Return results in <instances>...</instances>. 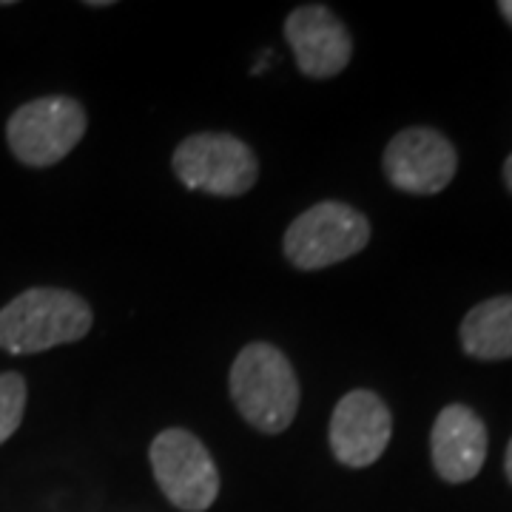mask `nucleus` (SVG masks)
<instances>
[{
  "instance_id": "2",
  "label": "nucleus",
  "mask_w": 512,
  "mask_h": 512,
  "mask_svg": "<svg viewBox=\"0 0 512 512\" xmlns=\"http://www.w3.org/2000/svg\"><path fill=\"white\" fill-rule=\"evenodd\" d=\"M231 399L259 433H282L299 410V382L288 356L268 342L239 350L231 367Z\"/></svg>"
},
{
  "instance_id": "9",
  "label": "nucleus",
  "mask_w": 512,
  "mask_h": 512,
  "mask_svg": "<svg viewBox=\"0 0 512 512\" xmlns=\"http://www.w3.org/2000/svg\"><path fill=\"white\" fill-rule=\"evenodd\" d=\"M285 37L299 72L311 80H328L345 72L353 55L348 26L322 3L293 9L285 20Z\"/></svg>"
},
{
  "instance_id": "13",
  "label": "nucleus",
  "mask_w": 512,
  "mask_h": 512,
  "mask_svg": "<svg viewBox=\"0 0 512 512\" xmlns=\"http://www.w3.org/2000/svg\"><path fill=\"white\" fill-rule=\"evenodd\" d=\"M498 12H501L504 20L512 26V0H501V3H498Z\"/></svg>"
},
{
  "instance_id": "12",
  "label": "nucleus",
  "mask_w": 512,
  "mask_h": 512,
  "mask_svg": "<svg viewBox=\"0 0 512 512\" xmlns=\"http://www.w3.org/2000/svg\"><path fill=\"white\" fill-rule=\"evenodd\" d=\"M26 413V382L20 373H0V444L15 436Z\"/></svg>"
},
{
  "instance_id": "14",
  "label": "nucleus",
  "mask_w": 512,
  "mask_h": 512,
  "mask_svg": "<svg viewBox=\"0 0 512 512\" xmlns=\"http://www.w3.org/2000/svg\"><path fill=\"white\" fill-rule=\"evenodd\" d=\"M504 183H507V188L512 191V154L507 157V163H504Z\"/></svg>"
},
{
  "instance_id": "4",
  "label": "nucleus",
  "mask_w": 512,
  "mask_h": 512,
  "mask_svg": "<svg viewBox=\"0 0 512 512\" xmlns=\"http://www.w3.org/2000/svg\"><path fill=\"white\" fill-rule=\"evenodd\" d=\"M86 134V111L72 97H40L20 106L6 123L12 154L29 168L60 163Z\"/></svg>"
},
{
  "instance_id": "7",
  "label": "nucleus",
  "mask_w": 512,
  "mask_h": 512,
  "mask_svg": "<svg viewBox=\"0 0 512 512\" xmlns=\"http://www.w3.org/2000/svg\"><path fill=\"white\" fill-rule=\"evenodd\" d=\"M384 174L404 194L430 197L453 183L458 154L436 128L413 126L399 131L384 148Z\"/></svg>"
},
{
  "instance_id": "11",
  "label": "nucleus",
  "mask_w": 512,
  "mask_h": 512,
  "mask_svg": "<svg viewBox=\"0 0 512 512\" xmlns=\"http://www.w3.org/2000/svg\"><path fill=\"white\" fill-rule=\"evenodd\" d=\"M461 348L478 362L512 359V296H493L461 322Z\"/></svg>"
},
{
  "instance_id": "6",
  "label": "nucleus",
  "mask_w": 512,
  "mask_h": 512,
  "mask_svg": "<svg viewBox=\"0 0 512 512\" xmlns=\"http://www.w3.org/2000/svg\"><path fill=\"white\" fill-rule=\"evenodd\" d=\"M174 174L191 191L239 197L254 188L259 163L234 134H194L174 151Z\"/></svg>"
},
{
  "instance_id": "15",
  "label": "nucleus",
  "mask_w": 512,
  "mask_h": 512,
  "mask_svg": "<svg viewBox=\"0 0 512 512\" xmlns=\"http://www.w3.org/2000/svg\"><path fill=\"white\" fill-rule=\"evenodd\" d=\"M504 470H507V478H510V484H512V441H510V447H507V458H504Z\"/></svg>"
},
{
  "instance_id": "1",
  "label": "nucleus",
  "mask_w": 512,
  "mask_h": 512,
  "mask_svg": "<svg viewBox=\"0 0 512 512\" xmlns=\"http://www.w3.org/2000/svg\"><path fill=\"white\" fill-rule=\"evenodd\" d=\"M92 308L63 288H29L0 308V350L43 353L83 339L92 330Z\"/></svg>"
},
{
  "instance_id": "10",
  "label": "nucleus",
  "mask_w": 512,
  "mask_h": 512,
  "mask_svg": "<svg viewBox=\"0 0 512 512\" xmlns=\"http://www.w3.org/2000/svg\"><path fill=\"white\" fill-rule=\"evenodd\" d=\"M433 467L444 481L464 484L476 478L487 458V427L473 407L447 404L433 421L430 433Z\"/></svg>"
},
{
  "instance_id": "8",
  "label": "nucleus",
  "mask_w": 512,
  "mask_h": 512,
  "mask_svg": "<svg viewBox=\"0 0 512 512\" xmlns=\"http://www.w3.org/2000/svg\"><path fill=\"white\" fill-rule=\"evenodd\" d=\"M393 436L390 407L370 390H350L330 416V450L339 464L362 470L376 464Z\"/></svg>"
},
{
  "instance_id": "3",
  "label": "nucleus",
  "mask_w": 512,
  "mask_h": 512,
  "mask_svg": "<svg viewBox=\"0 0 512 512\" xmlns=\"http://www.w3.org/2000/svg\"><path fill=\"white\" fill-rule=\"evenodd\" d=\"M370 242V222L348 202H319L285 231V256L299 271H319L356 256Z\"/></svg>"
},
{
  "instance_id": "5",
  "label": "nucleus",
  "mask_w": 512,
  "mask_h": 512,
  "mask_svg": "<svg viewBox=\"0 0 512 512\" xmlns=\"http://www.w3.org/2000/svg\"><path fill=\"white\" fill-rule=\"evenodd\" d=\"M151 470L165 498L183 512H205L220 495V473L211 453L183 427L163 430L151 441Z\"/></svg>"
}]
</instances>
